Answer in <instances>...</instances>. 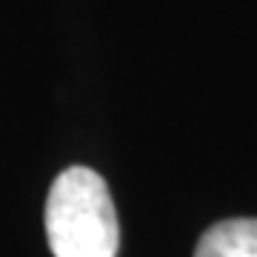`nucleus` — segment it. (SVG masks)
<instances>
[{"label": "nucleus", "mask_w": 257, "mask_h": 257, "mask_svg": "<svg viewBox=\"0 0 257 257\" xmlns=\"http://www.w3.org/2000/svg\"><path fill=\"white\" fill-rule=\"evenodd\" d=\"M46 237L55 257H117V211L94 169L69 166L55 177L46 200Z\"/></svg>", "instance_id": "nucleus-1"}, {"label": "nucleus", "mask_w": 257, "mask_h": 257, "mask_svg": "<svg viewBox=\"0 0 257 257\" xmlns=\"http://www.w3.org/2000/svg\"><path fill=\"white\" fill-rule=\"evenodd\" d=\"M194 257H257V220L234 217L206 229Z\"/></svg>", "instance_id": "nucleus-2"}]
</instances>
